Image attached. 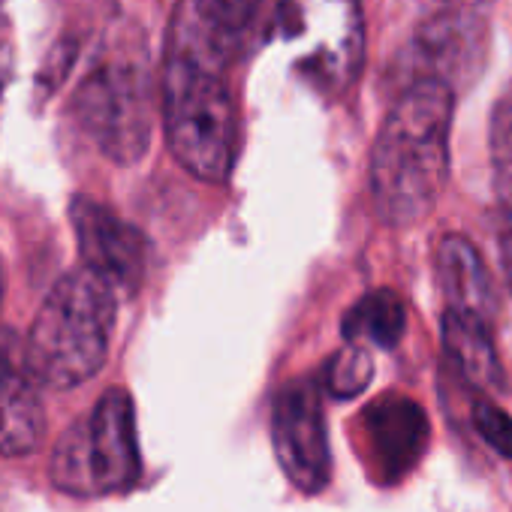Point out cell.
<instances>
[{
    "label": "cell",
    "mask_w": 512,
    "mask_h": 512,
    "mask_svg": "<svg viewBox=\"0 0 512 512\" xmlns=\"http://www.w3.org/2000/svg\"><path fill=\"white\" fill-rule=\"evenodd\" d=\"M455 91L434 79L410 82L392 103L371 151V193L380 217L413 226L431 214L449 178Z\"/></svg>",
    "instance_id": "1"
},
{
    "label": "cell",
    "mask_w": 512,
    "mask_h": 512,
    "mask_svg": "<svg viewBox=\"0 0 512 512\" xmlns=\"http://www.w3.org/2000/svg\"><path fill=\"white\" fill-rule=\"evenodd\" d=\"M118 293L91 269L64 275L46 296L25 341L31 374L52 389H76L100 374L115 329Z\"/></svg>",
    "instance_id": "2"
},
{
    "label": "cell",
    "mask_w": 512,
    "mask_h": 512,
    "mask_svg": "<svg viewBox=\"0 0 512 512\" xmlns=\"http://www.w3.org/2000/svg\"><path fill=\"white\" fill-rule=\"evenodd\" d=\"M163 124L172 157L199 181L229 178L238 145L232 94L214 64L193 52H175L163 79Z\"/></svg>",
    "instance_id": "3"
},
{
    "label": "cell",
    "mask_w": 512,
    "mask_h": 512,
    "mask_svg": "<svg viewBox=\"0 0 512 512\" xmlns=\"http://www.w3.org/2000/svg\"><path fill=\"white\" fill-rule=\"evenodd\" d=\"M88 139L115 163H139L151 142V82L130 43L106 46L73 97Z\"/></svg>",
    "instance_id": "4"
},
{
    "label": "cell",
    "mask_w": 512,
    "mask_h": 512,
    "mask_svg": "<svg viewBox=\"0 0 512 512\" xmlns=\"http://www.w3.org/2000/svg\"><path fill=\"white\" fill-rule=\"evenodd\" d=\"M52 482L73 497H103L130 488L139 473L136 413L124 389H109L88 416L73 422L52 452Z\"/></svg>",
    "instance_id": "5"
},
{
    "label": "cell",
    "mask_w": 512,
    "mask_h": 512,
    "mask_svg": "<svg viewBox=\"0 0 512 512\" xmlns=\"http://www.w3.org/2000/svg\"><path fill=\"white\" fill-rule=\"evenodd\" d=\"M287 40L302 52L299 67L320 91H347L362 67L365 22L359 0H287Z\"/></svg>",
    "instance_id": "6"
},
{
    "label": "cell",
    "mask_w": 512,
    "mask_h": 512,
    "mask_svg": "<svg viewBox=\"0 0 512 512\" xmlns=\"http://www.w3.org/2000/svg\"><path fill=\"white\" fill-rule=\"evenodd\" d=\"M272 443L287 479L305 494H317L329 485L332 452L323 416L320 389L311 380L284 386L272 410Z\"/></svg>",
    "instance_id": "7"
},
{
    "label": "cell",
    "mask_w": 512,
    "mask_h": 512,
    "mask_svg": "<svg viewBox=\"0 0 512 512\" xmlns=\"http://www.w3.org/2000/svg\"><path fill=\"white\" fill-rule=\"evenodd\" d=\"M70 220L79 238L85 269L97 272L106 284L115 287V293H139L148 266V244L142 232L88 196L73 199Z\"/></svg>",
    "instance_id": "8"
},
{
    "label": "cell",
    "mask_w": 512,
    "mask_h": 512,
    "mask_svg": "<svg viewBox=\"0 0 512 512\" xmlns=\"http://www.w3.org/2000/svg\"><path fill=\"white\" fill-rule=\"evenodd\" d=\"M488 52V28L473 13H443L419 25L410 40L413 82L434 79L452 91L470 85Z\"/></svg>",
    "instance_id": "9"
},
{
    "label": "cell",
    "mask_w": 512,
    "mask_h": 512,
    "mask_svg": "<svg viewBox=\"0 0 512 512\" xmlns=\"http://www.w3.org/2000/svg\"><path fill=\"white\" fill-rule=\"evenodd\" d=\"M34 383L25 344L0 329V455H28L43 440L46 416Z\"/></svg>",
    "instance_id": "10"
},
{
    "label": "cell",
    "mask_w": 512,
    "mask_h": 512,
    "mask_svg": "<svg viewBox=\"0 0 512 512\" xmlns=\"http://www.w3.org/2000/svg\"><path fill=\"white\" fill-rule=\"evenodd\" d=\"M362 422L386 482H395L416 467L428 446V422L419 404L401 395H386L365 410Z\"/></svg>",
    "instance_id": "11"
},
{
    "label": "cell",
    "mask_w": 512,
    "mask_h": 512,
    "mask_svg": "<svg viewBox=\"0 0 512 512\" xmlns=\"http://www.w3.org/2000/svg\"><path fill=\"white\" fill-rule=\"evenodd\" d=\"M437 284L446 296V311L473 314L491 323L497 311V293L476 244L458 232H446L434 247Z\"/></svg>",
    "instance_id": "12"
},
{
    "label": "cell",
    "mask_w": 512,
    "mask_h": 512,
    "mask_svg": "<svg viewBox=\"0 0 512 512\" xmlns=\"http://www.w3.org/2000/svg\"><path fill=\"white\" fill-rule=\"evenodd\" d=\"M443 347L467 383H473L482 392L506 389V377H503L497 350L491 344V329L485 320H479L473 314H461V311H446L443 314Z\"/></svg>",
    "instance_id": "13"
},
{
    "label": "cell",
    "mask_w": 512,
    "mask_h": 512,
    "mask_svg": "<svg viewBox=\"0 0 512 512\" xmlns=\"http://www.w3.org/2000/svg\"><path fill=\"white\" fill-rule=\"evenodd\" d=\"M344 338L350 344H374L383 350L398 347L407 329V311L398 293L392 290H374L362 296L344 317Z\"/></svg>",
    "instance_id": "14"
},
{
    "label": "cell",
    "mask_w": 512,
    "mask_h": 512,
    "mask_svg": "<svg viewBox=\"0 0 512 512\" xmlns=\"http://www.w3.org/2000/svg\"><path fill=\"white\" fill-rule=\"evenodd\" d=\"M272 4L275 0H193L196 16L214 46L238 40L244 31L260 22V16H266Z\"/></svg>",
    "instance_id": "15"
},
{
    "label": "cell",
    "mask_w": 512,
    "mask_h": 512,
    "mask_svg": "<svg viewBox=\"0 0 512 512\" xmlns=\"http://www.w3.org/2000/svg\"><path fill=\"white\" fill-rule=\"evenodd\" d=\"M491 169L500 202L512 208V91L497 100L491 115Z\"/></svg>",
    "instance_id": "16"
},
{
    "label": "cell",
    "mask_w": 512,
    "mask_h": 512,
    "mask_svg": "<svg viewBox=\"0 0 512 512\" xmlns=\"http://www.w3.org/2000/svg\"><path fill=\"white\" fill-rule=\"evenodd\" d=\"M371 377H374V362H371L368 350L359 344H347L326 365V389L335 398H356L359 392L368 389Z\"/></svg>",
    "instance_id": "17"
},
{
    "label": "cell",
    "mask_w": 512,
    "mask_h": 512,
    "mask_svg": "<svg viewBox=\"0 0 512 512\" xmlns=\"http://www.w3.org/2000/svg\"><path fill=\"white\" fill-rule=\"evenodd\" d=\"M473 428L494 452H500L503 458H512V419L497 404H491L488 398H479L473 404Z\"/></svg>",
    "instance_id": "18"
},
{
    "label": "cell",
    "mask_w": 512,
    "mask_h": 512,
    "mask_svg": "<svg viewBox=\"0 0 512 512\" xmlns=\"http://www.w3.org/2000/svg\"><path fill=\"white\" fill-rule=\"evenodd\" d=\"M497 241H500V263H503V275L512 293V208L503 211L500 229H497Z\"/></svg>",
    "instance_id": "19"
},
{
    "label": "cell",
    "mask_w": 512,
    "mask_h": 512,
    "mask_svg": "<svg viewBox=\"0 0 512 512\" xmlns=\"http://www.w3.org/2000/svg\"><path fill=\"white\" fill-rule=\"evenodd\" d=\"M13 49L7 43H0V97H4L7 85H10V76H13Z\"/></svg>",
    "instance_id": "20"
},
{
    "label": "cell",
    "mask_w": 512,
    "mask_h": 512,
    "mask_svg": "<svg viewBox=\"0 0 512 512\" xmlns=\"http://www.w3.org/2000/svg\"><path fill=\"white\" fill-rule=\"evenodd\" d=\"M0 293H4V275H0Z\"/></svg>",
    "instance_id": "21"
}]
</instances>
